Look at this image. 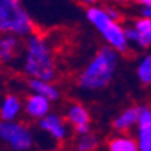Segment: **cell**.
Instances as JSON below:
<instances>
[{"instance_id": "1", "label": "cell", "mask_w": 151, "mask_h": 151, "mask_svg": "<svg viewBox=\"0 0 151 151\" xmlns=\"http://www.w3.org/2000/svg\"><path fill=\"white\" fill-rule=\"evenodd\" d=\"M118 54L109 45L102 47L78 75V85L85 91H99L109 85L118 68Z\"/></svg>"}, {"instance_id": "2", "label": "cell", "mask_w": 151, "mask_h": 151, "mask_svg": "<svg viewBox=\"0 0 151 151\" xmlns=\"http://www.w3.org/2000/svg\"><path fill=\"white\" fill-rule=\"evenodd\" d=\"M23 70L29 78L52 81L57 75V64L48 40L39 33L26 37Z\"/></svg>"}, {"instance_id": "3", "label": "cell", "mask_w": 151, "mask_h": 151, "mask_svg": "<svg viewBox=\"0 0 151 151\" xmlns=\"http://www.w3.org/2000/svg\"><path fill=\"white\" fill-rule=\"evenodd\" d=\"M27 37L35 33V23L21 0H0V35Z\"/></svg>"}, {"instance_id": "4", "label": "cell", "mask_w": 151, "mask_h": 151, "mask_svg": "<svg viewBox=\"0 0 151 151\" xmlns=\"http://www.w3.org/2000/svg\"><path fill=\"white\" fill-rule=\"evenodd\" d=\"M0 142L5 144L11 151H30L35 145V136L30 127L24 123L0 118Z\"/></svg>"}, {"instance_id": "5", "label": "cell", "mask_w": 151, "mask_h": 151, "mask_svg": "<svg viewBox=\"0 0 151 151\" xmlns=\"http://www.w3.org/2000/svg\"><path fill=\"white\" fill-rule=\"evenodd\" d=\"M37 126L42 132H45L48 136H51L57 142L66 141L69 136V126L70 124L68 123L66 117L63 118L60 114L50 112L48 115H45L44 118H40L37 121Z\"/></svg>"}, {"instance_id": "6", "label": "cell", "mask_w": 151, "mask_h": 151, "mask_svg": "<svg viewBox=\"0 0 151 151\" xmlns=\"http://www.w3.org/2000/svg\"><path fill=\"white\" fill-rule=\"evenodd\" d=\"M103 40L106 42V45H109L120 54H127L129 48H130V42L127 39L126 27H123L118 21H112L102 33Z\"/></svg>"}, {"instance_id": "7", "label": "cell", "mask_w": 151, "mask_h": 151, "mask_svg": "<svg viewBox=\"0 0 151 151\" xmlns=\"http://www.w3.org/2000/svg\"><path fill=\"white\" fill-rule=\"evenodd\" d=\"M50 112H51V100L47 99L45 96L32 91V94H29L24 99V114L29 118L39 121Z\"/></svg>"}, {"instance_id": "8", "label": "cell", "mask_w": 151, "mask_h": 151, "mask_svg": "<svg viewBox=\"0 0 151 151\" xmlns=\"http://www.w3.org/2000/svg\"><path fill=\"white\" fill-rule=\"evenodd\" d=\"M24 111V102L17 94H6L0 102V118L6 121L18 120Z\"/></svg>"}, {"instance_id": "9", "label": "cell", "mask_w": 151, "mask_h": 151, "mask_svg": "<svg viewBox=\"0 0 151 151\" xmlns=\"http://www.w3.org/2000/svg\"><path fill=\"white\" fill-rule=\"evenodd\" d=\"M138 120H139V106H129L114 118L112 126L117 132L123 133L138 126Z\"/></svg>"}, {"instance_id": "10", "label": "cell", "mask_w": 151, "mask_h": 151, "mask_svg": "<svg viewBox=\"0 0 151 151\" xmlns=\"http://www.w3.org/2000/svg\"><path fill=\"white\" fill-rule=\"evenodd\" d=\"M85 18L88 19V23H90L99 33H102L108 26L112 23V21H115V19L111 18L109 14H108L106 8H103V6H96V5H91V6L87 8V11H85Z\"/></svg>"}, {"instance_id": "11", "label": "cell", "mask_w": 151, "mask_h": 151, "mask_svg": "<svg viewBox=\"0 0 151 151\" xmlns=\"http://www.w3.org/2000/svg\"><path fill=\"white\" fill-rule=\"evenodd\" d=\"M19 36L3 33L0 35V63H9L15 58L19 50Z\"/></svg>"}, {"instance_id": "12", "label": "cell", "mask_w": 151, "mask_h": 151, "mask_svg": "<svg viewBox=\"0 0 151 151\" xmlns=\"http://www.w3.org/2000/svg\"><path fill=\"white\" fill-rule=\"evenodd\" d=\"M27 85H29V88L33 93L45 96L51 102H57L60 99V90L52 84V81L39 79V78H30L29 82H27Z\"/></svg>"}, {"instance_id": "13", "label": "cell", "mask_w": 151, "mask_h": 151, "mask_svg": "<svg viewBox=\"0 0 151 151\" xmlns=\"http://www.w3.org/2000/svg\"><path fill=\"white\" fill-rule=\"evenodd\" d=\"M66 120L73 129H76L78 126L90 124V112L84 105L72 103L66 109Z\"/></svg>"}, {"instance_id": "14", "label": "cell", "mask_w": 151, "mask_h": 151, "mask_svg": "<svg viewBox=\"0 0 151 151\" xmlns=\"http://www.w3.org/2000/svg\"><path fill=\"white\" fill-rule=\"evenodd\" d=\"M108 151H139V142L138 138H132L129 135H117L112 136L106 142Z\"/></svg>"}, {"instance_id": "15", "label": "cell", "mask_w": 151, "mask_h": 151, "mask_svg": "<svg viewBox=\"0 0 151 151\" xmlns=\"http://www.w3.org/2000/svg\"><path fill=\"white\" fill-rule=\"evenodd\" d=\"M136 76L142 85H151V54H147L139 60L136 66Z\"/></svg>"}, {"instance_id": "16", "label": "cell", "mask_w": 151, "mask_h": 151, "mask_svg": "<svg viewBox=\"0 0 151 151\" xmlns=\"http://www.w3.org/2000/svg\"><path fill=\"white\" fill-rule=\"evenodd\" d=\"M126 33H127V39H129V42H130V45H135L136 48H148V47H151L150 42L147 40V37L135 26L126 27Z\"/></svg>"}, {"instance_id": "17", "label": "cell", "mask_w": 151, "mask_h": 151, "mask_svg": "<svg viewBox=\"0 0 151 151\" xmlns=\"http://www.w3.org/2000/svg\"><path fill=\"white\" fill-rule=\"evenodd\" d=\"M97 138L90 132V133H85V135H79V139L76 142V150L79 151H94L97 148Z\"/></svg>"}, {"instance_id": "18", "label": "cell", "mask_w": 151, "mask_h": 151, "mask_svg": "<svg viewBox=\"0 0 151 151\" xmlns=\"http://www.w3.org/2000/svg\"><path fill=\"white\" fill-rule=\"evenodd\" d=\"M133 26L147 37V40L150 42V45H151V18L141 17L133 23Z\"/></svg>"}, {"instance_id": "19", "label": "cell", "mask_w": 151, "mask_h": 151, "mask_svg": "<svg viewBox=\"0 0 151 151\" xmlns=\"http://www.w3.org/2000/svg\"><path fill=\"white\" fill-rule=\"evenodd\" d=\"M151 126V106H139V120L136 127Z\"/></svg>"}, {"instance_id": "20", "label": "cell", "mask_w": 151, "mask_h": 151, "mask_svg": "<svg viewBox=\"0 0 151 151\" xmlns=\"http://www.w3.org/2000/svg\"><path fill=\"white\" fill-rule=\"evenodd\" d=\"M139 142V151H151V136L138 138Z\"/></svg>"}, {"instance_id": "21", "label": "cell", "mask_w": 151, "mask_h": 151, "mask_svg": "<svg viewBox=\"0 0 151 151\" xmlns=\"http://www.w3.org/2000/svg\"><path fill=\"white\" fill-rule=\"evenodd\" d=\"M106 8V11H108V14L111 15V18L112 19H115V21H118L120 18H121V15H120V11L118 9H115L114 6H105Z\"/></svg>"}, {"instance_id": "22", "label": "cell", "mask_w": 151, "mask_h": 151, "mask_svg": "<svg viewBox=\"0 0 151 151\" xmlns=\"http://www.w3.org/2000/svg\"><path fill=\"white\" fill-rule=\"evenodd\" d=\"M75 132L78 135H85V133H90L91 132V129H90V124H84V126H78L75 129Z\"/></svg>"}, {"instance_id": "23", "label": "cell", "mask_w": 151, "mask_h": 151, "mask_svg": "<svg viewBox=\"0 0 151 151\" xmlns=\"http://www.w3.org/2000/svg\"><path fill=\"white\" fill-rule=\"evenodd\" d=\"M141 14H142V17L151 18V3H150V5H145V6H142V9H141Z\"/></svg>"}, {"instance_id": "24", "label": "cell", "mask_w": 151, "mask_h": 151, "mask_svg": "<svg viewBox=\"0 0 151 151\" xmlns=\"http://www.w3.org/2000/svg\"><path fill=\"white\" fill-rule=\"evenodd\" d=\"M76 2L81 3V5H85V6H91V5L97 3V0H76Z\"/></svg>"}, {"instance_id": "25", "label": "cell", "mask_w": 151, "mask_h": 151, "mask_svg": "<svg viewBox=\"0 0 151 151\" xmlns=\"http://www.w3.org/2000/svg\"><path fill=\"white\" fill-rule=\"evenodd\" d=\"M130 2L136 3V5H141V6H145V5H150L151 0H130Z\"/></svg>"}, {"instance_id": "26", "label": "cell", "mask_w": 151, "mask_h": 151, "mask_svg": "<svg viewBox=\"0 0 151 151\" xmlns=\"http://www.w3.org/2000/svg\"><path fill=\"white\" fill-rule=\"evenodd\" d=\"M109 2H114V3H123V2H126V0H109Z\"/></svg>"}, {"instance_id": "27", "label": "cell", "mask_w": 151, "mask_h": 151, "mask_svg": "<svg viewBox=\"0 0 151 151\" xmlns=\"http://www.w3.org/2000/svg\"><path fill=\"white\" fill-rule=\"evenodd\" d=\"M48 151H57V150H48Z\"/></svg>"}, {"instance_id": "28", "label": "cell", "mask_w": 151, "mask_h": 151, "mask_svg": "<svg viewBox=\"0 0 151 151\" xmlns=\"http://www.w3.org/2000/svg\"><path fill=\"white\" fill-rule=\"evenodd\" d=\"M76 151H79V150H76Z\"/></svg>"}, {"instance_id": "29", "label": "cell", "mask_w": 151, "mask_h": 151, "mask_svg": "<svg viewBox=\"0 0 151 151\" xmlns=\"http://www.w3.org/2000/svg\"><path fill=\"white\" fill-rule=\"evenodd\" d=\"M150 136H151V135H150ZM142 138H144V136H142Z\"/></svg>"}]
</instances>
